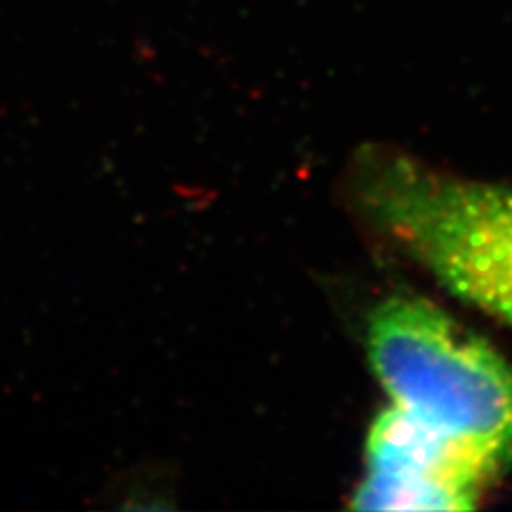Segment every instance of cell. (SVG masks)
I'll list each match as a JSON object with an SVG mask.
<instances>
[{
  "instance_id": "cell-1",
  "label": "cell",
  "mask_w": 512,
  "mask_h": 512,
  "mask_svg": "<svg viewBox=\"0 0 512 512\" xmlns=\"http://www.w3.org/2000/svg\"><path fill=\"white\" fill-rule=\"evenodd\" d=\"M370 359L391 408L480 478L512 459V370L434 303L393 297L374 312Z\"/></svg>"
},
{
  "instance_id": "cell-2",
  "label": "cell",
  "mask_w": 512,
  "mask_h": 512,
  "mask_svg": "<svg viewBox=\"0 0 512 512\" xmlns=\"http://www.w3.org/2000/svg\"><path fill=\"white\" fill-rule=\"evenodd\" d=\"M361 201L448 291L512 325V188L393 156L363 173Z\"/></svg>"
},
{
  "instance_id": "cell-3",
  "label": "cell",
  "mask_w": 512,
  "mask_h": 512,
  "mask_svg": "<svg viewBox=\"0 0 512 512\" xmlns=\"http://www.w3.org/2000/svg\"><path fill=\"white\" fill-rule=\"evenodd\" d=\"M483 483L444 444L389 408L367 440V478L357 491L361 510L472 508Z\"/></svg>"
}]
</instances>
